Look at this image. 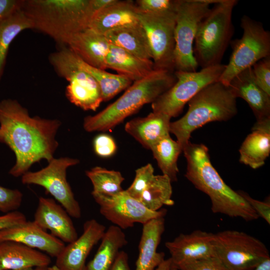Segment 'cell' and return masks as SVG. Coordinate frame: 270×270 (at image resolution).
Masks as SVG:
<instances>
[{
  "label": "cell",
  "mask_w": 270,
  "mask_h": 270,
  "mask_svg": "<svg viewBox=\"0 0 270 270\" xmlns=\"http://www.w3.org/2000/svg\"><path fill=\"white\" fill-rule=\"evenodd\" d=\"M60 125L56 119L31 117L16 100L0 101V142L8 146L16 158L9 174L22 176L36 162L52 160L58 146L56 136Z\"/></svg>",
  "instance_id": "cell-1"
},
{
  "label": "cell",
  "mask_w": 270,
  "mask_h": 270,
  "mask_svg": "<svg viewBox=\"0 0 270 270\" xmlns=\"http://www.w3.org/2000/svg\"><path fill=\"white\" fill-rule=\"evenodd\" d=\"M182 152L187 162L186 178L208 196L214 213L240 218L247 222L259 218L238 192L223 180L212 165L208 149L204 144L189 141Z\"/></svg>",
  "instance_id": "cell-2"
},
{
  "label": "cell",
  "mask_w": 270,
  "mask_h": 270,
  "mask_svg": "<svg viewBox=\"0 0 270 270\" xmlns=\"http://www.w3.org/2000/svg\"><path fill=\"white\" fill-rule=\"evenodd\" d=\"M89 0H22L21 9L32 29L66 46L76 33L88 28L92 16Z\"/></svg>",
  "instance_id": "cell-3"
},
{
  "label": "cell",
  "mask_w": 270,
  "mask_h": 270,
  "mask_svg": "<svg viewBox=\"0 0 270 270\" xmlns=\"http://www.w3.org/2000/svg\"><path fill=\"white\" fill-rule=\"evenodd\" d=\"M176 80L173 72L154 69L146 77L134 82L120 97L102 110L86 117L84 129L93 132L112 128L145 104L152 103Z\"/></svg>",
  "instance_id": "cell-4"
},
{
  "label": "cell",
  "mask_w": 270,
  "mask_h": 270,
  "mask_svg": "<svg viewBox=\"0 0 270 270\" xmlns=\"http://www.w3.org/2000/svg\"><path fill=\"white\" fill-rule=\"evenodd\" d=\"M237 112L236 98L229 86L217 81L206 86L190 100L186 114L170 122V132L176 136L183 150L195 130L212 122L228 120Z\"/></svg>",
  "instance_id": "cell-5"
},
{
  "label": "cell",
  "mask_w": 270,
  "mask_h": 270,
  "mask_svg": "<svg viewBox=\"0 0 270 270\" xmlns=\"http://www.w3.org/2000/svg\"><path fill=\"white\" fill-rule=\"evenodd\" d=\"M236 0H220L200 22L194 38V55L202 68L221 64L234 34Z\"/></svg>",
  "instance_id": "cell-6"
},
{
  "label": "cell",
  "mask_w": 270,
  "mask_h": 270,
  "mask_svg": "<svg viewBox=\"0 0 270 270\" xmlns=\"http://www.w3.org/2000/svg\"><path fill=\"white\" fill-rule=\"evenodd\" d=\"M220 0H178L174 31V70L197 71L193 44L198 26L208 13L210 5Z\"/></svg>",
  "instance_id": "cell-7"
},
{
  "label": "cell",
  "mask_w": 270,
  "mask_h": 270,
  "mask_svg": "<svg viewBox=\"0 0 270 270\" xmlns=\"http://www.w3.org/2000/svg\"><path fill=\"white\" fill-rule=\"evenodd\" d=\"M240 26L242 36L230 42L232 51L218 80L226 86L240 72L270 56V32L262 24L244 15Z\"/></svg>",
  "instance_id": "cell-8"
},
{
  "label": "cell",
  "mask_w": 270,
  "mask_h": 270,
  "mask_svg": "<svg viewBox=\"0 0 270 270\" xmlns=\"http://www.w3.org/2000/svg\"><path fill=\"white\" fill-rule=\"evenodd\" d=\"M215 256L228 270H251L270 258L266 245L244 232L225 230L214 234Z\"/></svg>",
  "instance_id": "cell-9"
},
{
  "label": "cell",
  "mask_w": 270,
  "mask_h": 270,
  "mask_svg": "<svg viewBox=\"0 0 270 270\" xmlns=\"http://www.w3.org/2000/svg\"><path fill=\"white\" fill-rule=\"evenodd\" d=\"M225 66L221 64L199 71L175 70L176 82L152 103V112L164 114L170 118L177 116L186 104L200 90L218 81Z\"/></svg>",
  "instance_id": "cell-10"
},
{
  "label": "cell",
  "mask_w": 270,
  "mask_h": 270,
  "mask_svg": "<svg viewBox=\"0 0 270 270\" xmlns=\"http://www.w3.org/2000/svg\"><path fill=\"white\" fill-rule=\"evenodd\" d=\"M176 12L150 13L138 10V20L146 32L154 69L174 70Z\"/></svg>",
  "instance_id": "cell-11"
},
{
  "label": "cell",
  "mask_w": 270,
  "mask_h": 270,
  "mask_svg": "<svg viewBox=\"0 0 270 270\" xmlns=\"http://www.w3.org/2000/svg\"><path fill=\"white\" fill-rule=\"evenodd\" d=\"M48 162L47 166L40 170L28 171L24 174L22 182L43 187L71 217L80 218V206L66 179L68 168L78 164V160L68 157L54 158Z\"/></svg>",
  "instance_id": "cell-12"
},
{
  "label": "cell",
  "mask_w": 270,
  "mask_h": 270,
  "mask_svg": "<svg viewBox=\"0 0 270 270\" xmlns=\"http://www.w3.org/2000/svg\"><path fill=\"white\" fill-rule=\"evenodd\" d=\"M92 195L102 216L122 230L132 228L136 223L143 224L152 218L164 216L167 212L165 209L155 212L148 210L125 190L112 196Z\"/></svg>",
  "instance_id": "cell-13"
},
{
  "label": "cell",
  "mask_w": 270,
  "mask_h": 270,
  "mask_svg": "<svg viewBox=\"0 0 270 270\" xmlns=\"http://www.w3.org/2000/svg\"><path fill=\"white\" fill-rule=\"evenodd\" d=\"M106 230V226L96 220H86L82 234L65 246L56 257L54 265L60 270H84L88 256Z\"/></svg>",
  "instance_id": "cell-14"
},
{
  "label": "cell",
  "mask_w": 270,
  "mask_h": 270,
  "mask_svg": "<svg viewBox=\"0 0 270 270\" xmlns=\"http://www.w3.org/2000/svg\"><path fill=\"white\" fill-rule=\"evenodd\" d=\"M214 234L195 230L190 234H180L172 240L166 242L165 246L170 254L173 266L177 268L191 261L215 256Z\"/></svg>",
  "instance_id": "cell-15"
},
{
  "label": "cell",
  "mask_w": 270,
  "mask_h": 270,
  "mask_svg": "<svg viewBox=\"0 0 270 270\" xmlns=\"http://www.w3.org/2000/svg\"><path fill=\"white\" fill-rule=\"evenodd\" d=\"M16 242L56 258L64 243L42 228L34 221H28L0 230V242Z\"/></svg>",
  "instance_id": "cell-16"
},
{
  "label": "cell",
  "mask_w": 270,
  "mask_h": 270,
  "mask_svg": "<svg viewBox=\"0 0 270 270\" xmlns=\"http://www.w3.org/2000/svg\"><path fill=\"white\" fill-rule=\"evenodd\" d=\"M33 221L64 243H70L78 237L70 216L52 198H39Z\"/></svg>",
  "instance_id": "cell-17"
},
{
  "label": "cell",
  "mask_w": 270,
  "mask_h": 270,
  "mask_svg": "<svg viewBox=\"0 0 270 270\" xmlns=\"http://www.w3.org/2000/svg\"><path fill=\"white\" fill-rule=\"evenodd\" d=\"M237 98L244 100L252 109L257 124L270 122V95L256 83L252 67L236 76L228 85Z\"/></svg>",
  "instance_id": "cell-18"
},
{
  "label": "cell",
  "mask_w": 270,
  "mask_h": 270,
  "mask_svg": "<svg viewBox=\"0 0 270 270\" xmlns=\"http://www.w3.org/2000/svg\"><path fill=\"white\" fill-rule=\"evenodd\" d=\"M110 44L104 35L88 28L72 35L66 46L88 64L105 70Z\"/></svg>",
  "instance_id": "cell-19"
},
{
  "label": "cell",
  "mask_w": 270,
  "mask_h": 270,
  "mask_svg": "<svg viewBox=\"0 0 270 270\" xmlns=\"http://www.w3.org/2000/svg\"><path fill=\"white\" fill-rule=\"evenodd\" d=\"M50 264V256L41 251L16 242H0V270H30Z\"/></svg>",
  "instance_id": "cell-20"
},
{
  "label": "cell",
  "mask_w": 270,
  "mask_h": 270,
  "mask_svg": "<svg viewBox=\"0 0 270 270\" xmlns=\"http://www.w3.org/2000/svg\"><path fill=\"white\" fill-rule=\"evenodd\" d=\"M164 228V216L152 218L142 224L134 270H155L164 260V254L157 250Z\"/></svg>",
  "instance_id": "cell-21"
},
{
  "label": "cell",
  "mask_w": 270,
  "mask_h": 270,
  "mask_svg": "<svg viewBox=\"0 0 270 270\" xmlns=\"http://www.w3.org/2000/svg\"><path fill=\"white\" fill-rule=\"evenodd\" d=\"M138 22V9L132 1L115 0L93 16L88 28L104 35L110 30Z\"/></svg>",
  "instance_id": "cell-22"
},
{
  "label": "cell",
  "mask_w": 270,
  "mask_h": 270,
  "mask_svg": "<svg viewBox=\"0 0 270 270\" xmlns=\"http://www.w3.org/2000/svg\"><path fill=\"white\" fill-rule=\"evenodd\" d=\"M170 118L152 112L147 116L132 119L125 124V130L144 147L150 149L162 138L170 134Z\"/></svg>",
  "instance_id": "cell-23"
},
{
  "label": "cell",
  "mask_w": 270,
  "mask_h": 270,
  "mask_svg": "<svg viewBox=\"0 0 270 270\" xmlns=\"http://www.w3.org/2000/svg\"><path fill=\"white\" fill-rule=\"evenodd\" d=\"M239 152L241 163L253 169L262 166L270 154V122L255 123Z\"/></svg>",
  "instance_id": "cell-24"
},
{
  "label": "cell",
  "mask_w": 270,
  "mask_h": 270,
  "mask_svg": "<svg viewBox=\"0 0 270 270\" xmlns=\"http://www.w3.org/2000/svg\"><path fill=\"white\" fill-rule=\"evenodd\" d=\"M106 68L116 70L118 74L126 76L132 82L143 78L154 70L152 60L138 58L112 44L106 58Z\"/></svg>",
  "instance_id": "cell-25"
},
{
  "label": "cell",
  "mask_w": 270,
  "mask_h": 270,
  "mask_svg": "<svg viewBox=\"0 0 270 270\" xmlns=\"http://www.w3.org/2000/svg\"><path fill=\"white\" fill-rule=\"evenodd\" d=\"M104 36L110 44L141 59L152 60L147 37L140 22L110 30Z\"/></svg>",
  "instance_id": "cell-26"
},
{
  "label": "cell",
  "mask_w": 270,
  "mask_h": 270,
  "mask_svg": "<svg viewBox=\"0 0 270 270\" xmlns=\"http://www.w3.org/2000/svg\"><path fill=\"white\" fill-rule=\"evenodd\" d=\"M122 230L114 225L106 230L96 254L86 265L84 270H110L120 250L128 244Z\"/></svg>",
  "instance_id": "cell-27"
},
{
  "label": "cell",
  "mask_w": 270,
  "mask_h": 270,
  "mask_svg": "<svg viewBox=\"0 0 270 270\" xmlns=\"http://www.w3.org/2000/svg\"><path fill=\"white\" fill-rule=\"evenodd\" d=\"M27 29H32V24L21 8L0 21V82L11 43L20 33Z\"/></svg>",
  "instance_id": "cell-28"
},
{
  "label": "cell",
  "mask_w": 270,
  "mask_h": 270,
  "mask_svg": "<svg viewBox=\"0 0 270 270\" xmlns=\"http://www.w3.org/2000/svg\"><path fill=\"white\" fill-rule=\"evenodd\" d=\"M150 150L162 174L168 176L172 182L176 181L178 172L177 160L182 152L181 146L177 141L172 140L169 134L158 140Z\"/></svg>",
  "instance_id": "cell-29"
},
{
  "label": "cell",
  "mask_w": 270,
  "mask_h": 270,
  "mask_svg": "<svg viewBox=\"0 0 270 270\" xmlns=\"http://www.w3.org/2000/svg\"><path fill=\"white\" fill-rule=\"evenodd\" d=\"M172 181L166 175H154L139 200L148 210L158 211L163 206L174 204Z\"/></svg>",
  "instance_id": "cell-30"
},
{
  "label": "cell",
  "mask_w": 270,
  "mask_h": 270,
  "mask_svg": "<svg viewBox=\"0 0 270 270\" xmlns=\"http://www.w3.org/2000/svg\"><path fill=\"white\" fill-rule=\"evenodd\" d=\"M78 60L80 67L90 74L98 83L104 102L110 100L132 84V82L124 76L93 67L78 57Z\"/></svg>",
  "instance_id": "cell-31"
},
{
  "label": "cell",
  "mask_w": 270,
  "mask_h": 270,
  "mask_svg": "<svg viewBox=\"0 0 270 270\" xmlns=\"http://www.w3.org/2000/svg\"><path fill=\"white\" fill-rule=\"evenodd\" d=\"M86 174L93 186L92 194L112 196L124 190L121 185L124 178L118 171L96 166Z\"/></svg>",
  "instance_id": "cell-32"
},
{
  "label": "cell",
  "mask_w": 270,
  "mask_h": 270,
  "mask_svg": "<svg viewBox=\"0 0 270 270\" xmlns=\"http://www.w3.org/2000/svg\"><path fill=\"white\" fill-rule=\"evenodd\" d=\"M154 174L152 166L148 164L136 170L134 180L131 185L125 190L134 198L139 200L142 192L152 180Z\"/></svg>",
  "instance_id": "cell-33"
},
{
  "label": "cell",
  "mask_w": 270,
  "mask_h": 270,
  "mask_svg": "<svg viewBox=\"0 0 270 270\" xmlns=\"http://www.w3.org/2000/svg\"><path fill=\"white\" fill-rule=\"evenodd\" d=\"M22 197L18 190L0 186V211L6 214L16 210L21 206Z\"/></svg>",
  "instance_id": "cell-34"
},
{
  "label": "cell",
  "mask_w": 270,
  "mask_h": 270,
  "mask_svg": "<svg viewBox=\"0 0 270 270\" xmlns=\"http://www.w3.org/2000/svg\"><path fill=\"white\" fill-rule=\"evenodd\" d=\"M252 68L257 84L270 95V56L256 62Z\"/></svg>",
  "instance_id": "cell-35"
},
{
  "label": "cell",
  "mask_w": 270,
  "mask_h": 270,
  "mask_svg": "<svg viewBox=\"0 0 270 270\" xmlns=\"http://www.w3.org/2000/svg\"><path fill=\"white\" fill-rule=\"evenodd\" d=\"M178 0H138L136 6L141 12H163L176 10Z\"/></svg>",
  "instance_id": "cell-36"
},
{
  "label": "cell",
  "mask_w": 270,
  "mask_h": 270,
  "mask_svg": "<svg viewBox=\"0 0 270 270\" xmlns=\"http://www.w3.org/2000/svg\"><path fill=\"white\" fill-rule=\"evenodd\" d=\"M176 268L178 270H228L216 256L191 261Z\"/></svg>",
  "instance_id": "cell-37"
},
{
  "label": "cell",
  "mask_w": 270,
  "mask_h": 270,
  "mask_svg": "<svg viewBox=\"0 0 270 270\" xmlns=\"http://www.w3.org/2000/svg\"><path fill=\"white\" fill-rule=\"evenodd\" d=\"M94 148L95 153L102 158L112 156L116 152V146L113 138L106 134L97 136L94 140Z\"/></svg>",
  "instance_id": "cell-38"
},
{
  "label": "cell",
  "mask_w": 270,
  "mask_h": 270,
  "mask_svg": "<svg viewBox=\"0 0 270 270\" xmlns=\"http://www.w3.org/2000/svg\"><path fill=\"white\" fill-rule=\"evenodd\" d=\"M238 193L247 202L258 216L270 224V202L260 201L252 198L248 194L242 191H237Z\"/></svg>",
  "instance_id": "cell-39"
},
{
  "label": "cell",
  "mask_w": 270,
  "mask_h": 270,
  "mask_svg": "<svg viewBox=\"0 0 270 270\" xmlns=\"http://www.w3.org/2000/svg\"><path fill=\"white\" fill-rule=\"evenodd\" d=\"M26 218L22 212L13 211L0 216V230L26 222Z\"/></svg>",
  "instance_id": "cell-40"
},
{
  "label": "cell",
  "mask_w": 270,
  "mask_h": 270,
  "mask_svg": "<svg viewBox=\"0 0 270 270\" xmlns=\"http://www.w3.org/2000/svg\"><path fill=\"white\" fill-rule=\"evenodd\" d=\"M22 2V0H0V21L20 9Z\"/></svg>",
  "instance_id": "cell-41"
},
{
  "label": "cell",
  "mask_w": 270,
  "mask_h": 270,
  "mask_svg": "<svg viewBox=\"0 0 270 270\" xmlns=\"http://www.w3.org/2000/svg\"><path fill=\"white\" fill-rule=\"evenodd\" d=\"M110 270H130L128 254L120 250Z\"/></svg>",
  "instance_id": "cell-42"
},
{
  "label": "cell",
  "mask_w": 270,
  "mask_h": 270,
  "mask_svg": "<svg viewBox=\"0 0 270 270\" xmlns=\"http://www.w3.org/2000/svg\"><path fill=\"white\" fill-rule=\"evenodd\" d=\"M172 263L170 258L164 259L155 270H172Z\"/></svg>",
  "instance_id": "cell-43"
},
{
  "label": "cell",
  "mask_w": 270,
  "mask_h": 270,
  "mask_svg": "<svg viewBox=\"0 0 270 270\" xmlns=\"http://www.w3.org/2000/svg\"><path fill=\"white\" fill-rule=\"evenodd\" d=\"M251 270H270V258L265 260Z\"/></svg>",
  "instance_id": "cell-44"
},
{
  "label": "cell",
  "mask_w": 270,
  "mask_h": 270,
  "mask_svg": "<svg viewBox=\"0 0 270 270\" xmlns=\"http://www.w3.org/2000/svg\"><path fill=\"white\" fill-rule=\"evenodd\" d=\"M30 270H48V267H38Z\"/></svg>",
  "instance_id": "cell-45"
},
{
  "label": "cell",
  "mask_w": 270,
  "mask_h": 270,
  "mask_svg": "<svg viewBox=\"0 0 270 270\" xmlns=\"http://www.w3.org/2000/svg\"><path fill=\"white\" fill-rule=\"evenodd\" d=\"M48 270H60L55 265L48 267Z\"/></svg>",
  "instance_id": "cell-46"
},
{
  "label": "cell",
  "mask_w": 270,
  "mask_h": 270,
  "mask_svg": "<svg viewBox=\"0 0 270 270\" xmlns=\"http://www.w3.org/2000/svg\"><path fill=\"white\" fill-rule=\"evenodd\" d=\"M172 270H178L175 266H174L172 264Z\"/></svg>",
  "instance_id": "cell-47"
}]
</instances>
